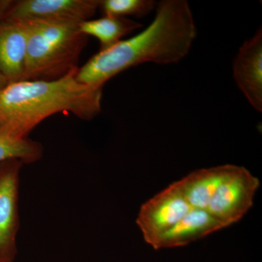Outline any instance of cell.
Wrapping results in <instances>:
<instances>
[{
	"label": "cell",
	"instance_id": "8fae6325",
	"mask_svg": "<svg viewBox=\"0 0 262 262\" xmlns=\"http://www.w3.org/2000/svg\"><path fill=\"white\" fill-rule=\"evenodd\" d=\"M234 165L202 168L177 181L179 187L190 206L206 210L221 183L233 170Z\"/></svg>",
	"mask_w": 262,
	"mask_h": 262
},
{
	"label": "cell",
	"instance_id": "9a60e30c",
	"mask_svg": "<svg viewBox=\"0 0 262 262\" xmlns=\"http://www.w3.org/2000/svg\"><path fill=\"white\" fill-rule=\"evenodd\" d=\"M9 82H10L8 81V79H7L6 77L2 74V72H0V91L4 89L5 86L9 83Z\"/></svg>",
	"mask_w": 262,
	"mask_h": 262
},
{
	"label": "cell",
	"instance_id": "6da1fadb",
	"mask_svg": "<svg viewBox=\"0 0 262 262\" xmlns=\"http://www.w3.org/2000/svg\"><path fill=\"white\" fill-rule=\"evenodd\" d=\"M196 33L189 3L164 0L158 3L156 16L147 28L98 52L78 68L76 78L81 83L103 88L118 74L141 63H177L189 53Z\"/></svg>",
	"mask_w": 262,
	"mask_h": 262
},
{
	"label": "cell",
	"instance_id": "2e32d148",
	"mask_svg": "<svg viewBox=\"0 0 262 262\" xmlns=\"http://www.w3.org/2000/svg\"><path fill=\"white\" fill-rule=\"evenodd\" d=\"M0 262H3V260L1 259V258H0Z\"/></svg>",
	"mask_w": 262,
	"mask_h": 262
},
{
	"label": "cell",
	"instance_id": "30bf717a",
	"mask_svg": "<svg viewBox=\"0 0 262 262\" xmlns=\"http://www.w3.org/2000/svg\"><path fill=\"white\" fill-rule=\"evenodd\" d=\"M224 228L225 226L206 210L192 208L151 247L155 250L182 247Z\"/></svg>",
	"mask_w": 262,
	"mask_h": 262
},
{
	"label": "cell",
	"instance_id": "9c48e42d",
	"mask_svg": "<svg viewBox=\"0 0 262 262\" xmlns=\"http://www.w3.org/2000/svg\"><path fill=\"white\" fill-rule=\"evenodd\" d=\"M28 22L0 19V72L10 82L24 80Z\"/></svg>",
	"mask_w": 262,
	"mask_h": 262
},
{
	"label": "cell",
	"instance_id": "4fadbf2b",
	"mask_svg": "<svg viewBox=\"0 0 262 262\" xmlns=\"http://www.w3.org/2000/svg\"><path fill=\"white\" fill-rule=\"evenodd\" d=\"M44 148L41 143L14 137L0 130V163L8 160H18L24 164L36 163L42 159Z\"/></svg>",
	"mask_w": 262,
	"mask_h": 262
},
{
	"label": "cell",
	"instance_id": "8992f818",
	"mask_svg": "<svg viewBox=\"0 0 262 262\" xmlns=\"http://www.w3.org/2000/svg\"><path fill=\"white\" fill-rule=\"evenodd\" d=\"M192 209L177 182H173L141 206L136 225L144 241L152 246Z\"/></svg>",
	"mask_w": 262,
	"mask_h": 262
},
{
	"label": "cell",
	"instance_id": "277c9868",
	"mask_svg": "<svg viewBox=\"0 0 262 262\" xmlns=\"http://www.w3.org/2000/svg\"><path fill=\"white\" fill-rule=\"evenodd\" d=\"M98 0L0 1V19L17 22L80 24L99 8Z\"/></svg>",
	"mask_w": 262,
	"mask_h": 262
},
{
	"label": "cell",
	"instance_id": "ba28073f",
	"mask_svg": "<svg viewBox=\"0 0 262 262\" xmlns=\"http://www.w3.org/2000/svg\"><path fill=\"white\" fill-rule=\"evenodd\" d=\"M236 84L255 110H262L261 29L239 48L233 64Z\"/></svg>",
	"mask_w": 262,
	"mask_h": 262
},
{
	"label": "cell",
	"instance_id": "7c38bea8",
	"mask_svg": "<svg viewBox=\"0 0 262 262\" xmlns=\"http://www.w3.org/2000/svg\"><path fill=\"white\" fill-rule=\"evenodd\" d=\"M141 24L127 18L103 15L102 18L88 20L79 24V29L84 35L92 36L99 41L100 51L113 47L122 38L141 28Z\"/></svg>",
	"mask_w": 262,
	"mask_h": 262
},
{
	"label": "cell",
	"instance_id": "5b68a950",
	"mask_svg": "<svg viewBox=\"0 0 262 262\" xmlns=\"http://www.w3.org/2000/svg\"><path fill=\"white\" fill-rule=\"evenodd\" d=\"M259 186V180L249 170L234 165L233 170L221 183L206 211L225 227L234 225L253 206Z\"/></svg>",
	"mask_w": 262,
	"mask_h": 262
},
{
	"label": "cell",
	"instance_id": "5bb4252c",
	"mask_svg": "<svg viewBox=\"0 0 262 262\" xmlns=\"http://www.w3.org/2000/svg\"><path fill=\"white\" fill-rule=\"evenodd\" d=\"M155 6L152 0H103L99 2V8L103 15L125 18L127 15L143 17Z\"/></svg>",
	"mask_w": 262,
	"mask_h": 262
},
{
	"label": "cell",
	"instance_id": "7a4b0ae2",
	"mask_svg": "<svg viewBox=\"0 0 262 262\" xmlns=\"http://www.w3.org/2000/svg\"><path fill=\"white\" fill-rule=\"evenodd\" d=\"M77 70L56 80L9 82L0 91V130L27 139L39 123L58 113L86 121L99 115L103 88L81 83Z\"/></svg>",
	"mask_w": 262,
	"mask_h": 262
},
{
	"label": "cell",
	"instance_id": "3957f363",
	"mask_svg": "<svg viewBox=\"0 0 262 262\" xmlns=\"http://www.w3.org/2000/svg\"><path fill=\"white\" fill-rule=\"evenodd\" d=\"M24 80H58L78 69L88 43L79 24L28 22Z\"/></svg>",
	"mask_w": 262,
	"mask_h": 262
},
{
	"label": "cell",
	"instance_id": "52a82bcc",
	"mask_svg": "<svg viewBox=\"0 0 262 262\" xmlns=\"http://www.w3.org/2000/svg\"><path fill=\"white\" fill-rule=\"evenodd\" d=\"M24 165L18 160L0 163V258L3 262L13 261L16 253L20 174Z\"/></svg>",
	"mask_w": 262,
	"mask_h": 262
}]
</instances>
